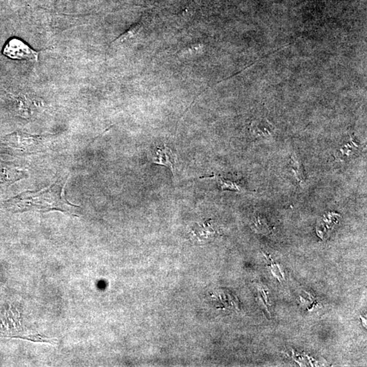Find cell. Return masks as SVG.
<instances>
[{"mask_svg":"<svg viewBox=\"0 0 367 367\" xmlns=\"http://www.w3.org/2000/svg\"><path fill=\"white\" fill-rule=\"evenodd\" d=\"M67 178H60L48 187L39 191H25L6 202L8 209L14 212L57 210L74 214L80 207L68 202L64 194Z\"/></svg>","mask_w":367,"mask_h":367,"instance_id":"1","label":"cell"},{"mask_svg":"<svg viewBox=\"0 0 367 367\" xmlns=\"http://www.w3.org/2000/svg\"><path fill=\"white\" fill-rule=\"evenodd\" d=\"M218 184L222 190H235V191L238 192L244 191V189L241 187L240 184L224 178H220L218 179Z\"/></svg>","mask_w":367,"mask_h":367,"instance_id":"7","label":"cell"},{"mask_svg":"<svg viewBox=\"0 0 367 367\" xmlns=\"http://www.w3.org/2000/svg\"><path fill=\"white\" fill-rule=\"evenodd\" d=\"M289 166L290 170H291L292 173L293 174L295 179L297 180L298 182H304V168H303L302 162H301L295 156H292L291 158H290Z\"/></svg>","mask_w":367,"mask_h":367,"instance_id":"6","label":"cell"},{"mask_svg":"<svg viewBox=\"0 0 367 367\" xmlns=\"http://www.w3.org/2000/svg\"><path fill=\"white\" fill-rule=\"evenodd\" d=\"M361 146L355 141L353 138H351L346 144H342L340 147L337 150L335 153V157L337 160L340 161L348 160L354 157L360 151Z\"/></svg>","mask_w":367,"mask_h":367,"instance_id":"4","label":"cell"},{"mask_svg":"<svg viewBox=\"0 0 367 367\" xmlns=\"http://www.w3.org/2000/svg\"><path fill=\"white\" fill-rule=\"evenodd\" d=\"M4 55L14 60H27L37 62L38 53L27 44L18 38H13L8 42L3 50Z\"/></svg>","mask_w":367,"mask_h":367,"instance_id":"2","label":"cell"},{"mask_svg":"<svg viewBox=\"0 0 367 367\" xmlns=\"http://www.w3.org/2000/svg\"><path fill=\"white\" fill-rule=\"evenodd\" d=\"M148 158H149L150 161L153 163L165 166L169 168L174 174L176 156L165 144L152 148L148 154Z\"/></svg>","mask_w":367,"mask_h":367,"instance_id":"3","label":"cell"},{"mask_svg":"<svg viewBox=\"0 0 367 367\" xmlns=\"http://www.w3.org/2000/svg\"><path fill=\"white\" fill-rule=\"evenodd\" d=\"M216 233L214 229L213 225L210 221H206L204 223L194 225L190 230L192 238L198 242H206L214 238Z\"/></svg>","mask_w":367,"mask_h":367,"instance_id":"5","label":"cell"}]
</instances>
